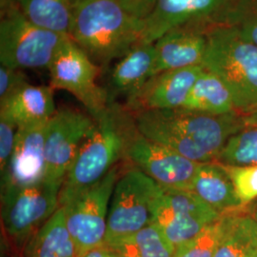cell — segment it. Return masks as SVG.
I'll return each instance as SVG.
<instances>
[{
	"instance_id": "cell-11",
	"label": "cell",
	"mask_w": 257,
	"mask_h": 257,
	"mask_svg": "<svg viewBox=\"0 0 257 257\" xmlns=\"http://www.w3.org/2000/svg\"><path fill=\"white\" fill-rule=\"evenodd\" d=\"M134 167L165 189L191 191L200 163L142 136L135 124L128 133L125 156Z\"/></svg>"
},
{
	"instance_id": "cell-33",
	"label": "cell",
	"mask_w": 257,
	"mask_h": 257,
	"mask_svg": "<svg viewBox=\"0 0 257 257\" xmlns=\"http://www.w3.org/2000/svg\"><path fill=\"white\" fill-rule=\"evenodd\" d=\"M245 126L257 127V107L248 112L241 113Z\"/></svg>"
},
{
	"instance_id": "cell-23",
	"label": "cell",
	"mask_w": 257,
	"mask_h": 257,
	"mask_svg": "<svg viewBox=\"0 0 257 257\" xmlns=\"http://www.w3.org/2000/svg\"><path fill=\"white\" fill-rule=\"evenodd\" d=\"M106 247L117 257H174L176 249L154 223Z\"/></svg>"
},
{
	"instance_id": "cell-6",
	"label": "cell",
	"mask_w": 257,
	"mask_h": 257,
	"mask_svg": "<svg viewBox=\"0 0 257 257\" xmlns=\"http://www.w3.org/2000/svg\"><path fill=\"white\" fill-rule=\"evenodd\" d=\"M162 187L136 167L120 175L110 198L105 246L152 224L153 208Z\"/></svg>"
},
{
	"instance_id": "cell-15",
	"label": "cell",
	"mask_w": 257,
	"mask_h": 257,
	"mask_svg": "<svg viewBox=\"0 0 257 257\" xmlns=\"http://www.w3.org/2000/svg\"><path fill=\"white\" fill-rule=\"evenodd\" d=\"M47 123L18 128L9 164L1 175V192L37 185L45 180Z\"/></svg>"
},
{
	"instance_id": "cell-2",
	"label": "cell",
	"mask_w": 257,
	"mask_h": 257,
	"mask_svg": "<svg viewBox=\"0 0 257 257\" xmlns=\"http://www.w3.org/2000/svg\"><path fill=\"white\" fill-rule=\"evenodd\" d=\"M143 30L144 20L117 0H80L69 37L95 63L107 65L140 43Z\"/></svg>"
},
{
	"instance_id": "cell-16",
	"label": "cell",
	"mask_w": 257,
	"mask_h": 257,
	"mask_svg": "<svg viewBox=\"0 0 257 257\" xmlns=\"http://www.w3.org/2000/svg\"><path fill=\"white\" fill-rule=\"evenodd\" d=\"M210 27L200 24L186 25L173 29L158 38L154 43L156 47L154 75L170 70L202 65Z\"/></svg>"
},
{
	"instance_id": "cell-29",
	"label": "cell",
	"mask_w": 257,
	"mask_h": 257,
	"mask_svg": "<svg viewBox=\"0 0 257 257\" xmlns=\"http://www.w3.org/2000/svg\"><path fill=\"white\" fill-rule=\"evenodd\" d=\"M17 125L9 118L0 115V171L1 175L7 169L14 151L18 133Z\"/></svg>"
},
{
	"instance_id": "cell-9",
	"label": "cell",
	"mask_w": 257,
	"mask_h": 257,
	"mask_svg": "<svg viewBox=\"0 0 257 257\" xmlns=\"http://www.w3.org/2000/svg\"><path fill=\"white\" fill-rule=\"evenodd\" d=\"M119 175V167L114 166L99 182L63 207L76 257L104 246L110 198Z\"/></svg>"
},
{
	"instance_id": "cell-32",
	"label": "cell",
	"mask_w": 257,
	"mask_h": 257,
	"mask_svg": "<svg viewBox=\"0 0 257 257\" xmlns=\"http://www.w3.org/2000/svg\"><path fill=\"white\" fill-rule=\"evenodd\" d=\"M82 257H117L115 253H113L110 248L106 247L105 245L98 247V248H93L91 251L87 252L85 255Z\"/></svg>"
},
{
	"instance_id": "cell-4",
	"label": "cell",
	"mask_w": 257,
	"mask_h": 257,
	"mask_svg": "<svg viewBox=\"0 0 257 257\" xmlns=\"http://www.w3.org/2000/svg\"><path fill=\"white\" fill-rule=\"evenodd\" d=\"M202 66L218 75L229 88L235 110L245 113L257 107V45L226 24L208 30Z\"/></svg>"
},
{
	"instance_id": "cell-1",
	"label": "cell",
	"mask_w": 257,
	"mask_h": 257,
	"mask_svg": "<svg viewBox=\"0 0 257 257\" xmlns=\"http://www.w3.org/2000/svg\"><path fill=\"white\" fill-rule=\"evenodd\" d=\"M132 114L142 136L198 163L215 161L229 138L245 127L236 110L216 115L179 108Z\"/></svg>"
},
{
	"instance_id": "cell-31",
	"label": "cell",
	"mask_w": 257,
	"mask_h": 257,
	"mask_svg": "<svg viewBox=\"0 0 257 257\" xmlns=\"http://www.w3.org/2000/svg\"><path fill=\"white\" fill-rule=\"evenodd\" d=\"M120 4L138 19L147 18L154 9L157 0H117Z\"/></svg>"
},
{
	"instance_id": "cell-7",
	"label": "cell",
	"mask_w": 257,
	"mask_h": 257,
	"mask_svg": "<svg viewBox=\"0 0 257 257\" xmlns=\"http://www.w3.org/2000/svg\"><path fill=\"white\" fill-rule=\"evenodd\" d=\"M62 184L41 183L1 192V219L6 235L18 247H24L59 206Z\"/></svg>"
},
{
	"instance_id": "cell-14",
	"label": "cell",
	"mask_w": 257,
	"mask_h": 257,
	"mask_svg": "<svg viewBox=\"0 0 257 257\" xmlns=\"http://www.w3.org/2000/svg\"><path fill=\"white\" fill-rule=\"evenodd\" d=\"M203 70L198 65L156 74L127 98L125 108L132 113L182 108Z\"/></svg>"
},
{
	"instance_id": "cell-18",
	"label": "cell",
	"mask_w": 257,
	"mask_h": 257,
	"mask_svg": "<svg viewBox=\"0 0 257 257\" xmlns=\"http://www.w3.org/2000/svg\"><path fill=\"white\" fill-rule=\"evenodd\" d=\"M191 192L220 214L248 206L240 201L230 175L216 161L200 163Z\"/></svg>"
},
{
	"instance_id": "cell-10",
	"label": "cell",
	"mask_w": 257,
	"mask_h": 257,
	"mask_svg": "<svg viewBox=\"0 0 257 257\" xmlns=\"http://www.w3.org/2000/svg\"><path fill=\"white\" fill-rule=\"evenodd\" d=\"M191 191L162 188L153 208V220L175 248L195 237L220 217Z\"/></svg>"
},
{
	"instance_id": "cell-12",
	"label": "cell",
	"mask_w": 257,
	"mask_h": 257,
	"mask_svg": "<svg viewBox=\"0 0 257 257\" xmlns=\"http://www.w3.org/2000/svg\"><path fill=\"white\" fill-rule=\"evenodd\" d=\"M95 121L80 110L62 108L48 121L45 137V180L63 184L83 142Z\"/></svg>"
},
{
	"instance_id": "cell-30",
	"label": "cell",
	"mask_w": 257,
	"mask_h": 257,
	"mask_svg": "<svg viewBox=\"0 0 257 257\" xmlns=\"http://www.w3.org/2000/svg\"><path fill=\"white\" fill-rule=\"evenodd\" d=\"M27 75L23 70L0 66V102L5 100L19 88L27 84Z\"/></svg>"
},
{
	"instance_id": "cell-20",
	"label": "cell",
	"mask_w": 257,
	"mask_h": 257,
	"mask_svg": "<svg viewBox=\"0 0 257 257\" xmlns=\"http://www.w3.org/2000/svg\"><path fill=\"white\" fill-rule=\"evenodd\" d=\"M21 257H76L74 240L66 225L63 207H59L28 240Z\"/></svg>"
},
{
	"instance_id": "cell-26",
	"label": "cell",
	"mask_w": 257,
	"mask_h": 257,
	"mask_svg": "<svg viewBox=\"0 0 257 257\" xmlns=\"http://www.w3.org/2000/svg\"><path fill=\"white\" fill-rule=\"evenodd\" d=\"M215 161L225 166H257V127L245 126L231 136Z\"/></svg>"
},
{
	"instance_id": "cell-25",
	"label": "cell",
	"mask_w": 257,
	"mask_h": 257,
	"mask_svg": "<svg viewBox=\"0 0 257 257\" xmlns=\"http://www.w3.org/2000/svg\"><path fill=\"white\" fill-rule=\"evenodd\" d=\"M246 207L237 211L222 213L217 220L206 227L195 237L176 248L174 257L214 256L222 240L230 230L239 212Z\"/></svg>"
},
{
	"instance_id": "cell-27",
	"label": "cell",
	"mask_w": 257,
	"mask_h": 257,
	"mask_svg": "<svg viewBox=\"0 0 257 257\" xmlns=\"http://www.w3.org/2000/svg\"><path fill=\"white\" fill-rule=\"evenodd\" d=\"M222 24L257 45V0H234Z\"/></svg>"
},
{
	"instance_id": "cell-34",
	"label": "cell",
	"mask_w": 257,
	"mask_h": 257,
	"mask_svg": "<svg viewBox=\"0 0 257 257\" xmlns=\"http://www.w3.org/2000/svg\"><path fill=\"white\" fill-rule=\"evenodd\" d=\"M16 0H0V7H1V11L2 10L7 9L11 6L15 5Z\"/></svg>"
},
{
	"instance_id": "cell-13",
	"label": "cell",
	"mask_w": 257,
	"mask_h": 257,
	"mask_svg": "<svg viewBox=\"0 0 257 257\" xmlns=\"http://www.w3.org/2000/svg\"><path fill=\"white\" fill-rule=\"evenodd\" d=\"M234 0H157L144 19L140 43L153 44L175 28L222 24Z\"/></svg>"
},
{
	"instance_id": "cell-35",
	"label": "cell",
	"mask_w": 257,
	"mask_h": 257,
	"mask_svg": "<svg viewBox=\"0 0 257 257\" xmlns=\"http://www.w3.org/2000/svg\"><path fill=\"white\" fill-rule=\"evenodd\" d=\"M248 257H257V248L256 249H255V250H254V251H253V252H252V253H251V254H250V255H249V256Z\"/></svg>"
},
{
	"instance_id": "cell-5",
	"label": "cell",
	"mask_w": 257,
	"mask_h": 257,
	"mask_svg": "<svg viewBox=\"0 0 257 257\" xmlns=\"http://www.w3.org/2000/svg\"><path fill=\"white\" fill-rule=\"evenodd\" d=\"M67 36L39 27L16 5L1 11L0 63L15 69H48Z\"/></svg>"
},
{
	"instance_id": "cell-3",
	"label": "cell",
	"mask_w": 257,
	"mask_h": 257,
	"mask_svg": "<svg viewBox=\"0 0 257 257\" xmlns=\"http://www.w3.org/2000/svg\"><path fill=\"white\" fill-rule=\"evenodd\" d=\"M94 121L92 132L65 176L59 195L60 207L99 182L125 156L128 133L134 124L133 114L110 102Z\"/></svg>"
},
{
	"instance_id": "cell-17",
	"label": "cell",
	"mask_w": 257,
	"mask_h": 257,
	"mask_svg": "<svg viewBox=\"0 0 257 257\" xmlns=\"http://www.w3.org/2000/svg\"><path fill=\"white\" fill-rule=\"evenodd\" d=\"M54 91L50 85L27 83L0 102V115L9 118L18 128L48 122L56 111Z\"/></svg>"
},
{
	"instance_id": "cell-28",
	"label": "cell",
	"mask_w": 257,
	"mask_h": 257,
	"mask_svg": "<svg viewBox=\"0 0 257 257\" xmlns=\"http://www.w3.org/2000/svg\"><path fill=\"white\" fill-rule=\"evenodd\" d=\"M236 194L244 205L257 198V166H225Z\"/></svg>"
},
{
	"instance_id": "cell-8",
	"label": "cell",
	"mask_w": 257,
	"mask_h": 257,
	"mask_svg": "<svg viewBox=\"0 0 257 257\" xmlns=\"http://www.w3.org/2000/svg\"><path fill=\"white\" fill-rule=\"evenodd\" d=\"M48 71L50 86L71 92L93 119L108 108L109 92L96 82L99 67L70 37L61 43Z\"/></svg>"
},
{
	"instance_id": "cell-22",
	"label": "cell",
	"mask_w": 257,
	"mask_h": 257,
	"mask_svg": "<svg viewBox=\"0 0 257 257\" xmlns=\"http://www.w3.org/2000/svg\"><path fill=\"white\" fill-rule=\"evenodd\" d=\"M80 0H16L15 5L39 27L69 37Z\"/></svg>"
},
{
	"instance_id": "cell-19",
	"label": "cell",
	"mask_w": 257,
	"mask_h": 257,
	"mask_svg": "<svg viewBox=\"0 0 257 257\" xmlns=\"http://www.w3.org/2000/svg\"><path fill=\"white\" fill-rule=\"evenodd\" d=\"M155 44L138 43L119 58L110 74L111 91L115 94L134 95L154 75Z\"/></svg>"
},
{
	"instance_id": "cell-24",
	"label": "cell",
	"mask_w": 257,
	"mask_h": 257,
	"mask_svg": "<svg viewBox=\"0 0 257 257\" xmlns=\"http://www.w3.org/2000/svg\"><path fill=\"white\" fill-rule=\"evenodd\" d=\"M257 248V219L248 206L240 211L213 257H248Z\"/></svg>"
},
{
	"instance_id": "cell-21",
	"label": "cell",
	"mask_w": 257,
	"mask_h": 257,
	"mask_svg": "<svg viewBox=\"0 0 257 257\" xmlns=\"http://www.w3.org/2000/svg\"><path fill=\"white\" fill-rule=\"evenodd\" d=\"M182 108L216 115L235 111L229 88L218 75L205 68Z\"/></svg>"
}]
</instances>
